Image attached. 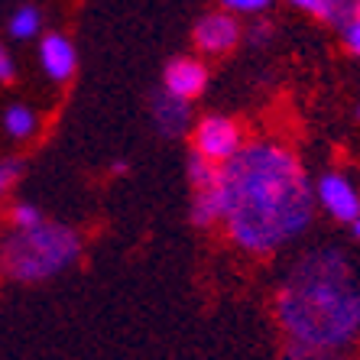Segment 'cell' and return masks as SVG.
Wrapping results in <instances>:
<instances>
[{
  "instance_id": "obj_1",
  "label": "cell",
  "mask_w": 360,
  "mask_h": 360,
  "mask_svg": "<svg viewBox=\"0 0 360 360\" xmlns=\"http://www.w3.org/2000/svg\"><path fill=\"white\" fill-rule=\"evenodd\" d=\"M221 221L237 247L266 253L299 237L311 221V182L276 143H253L218 169Z\"/></svg>"
},
{
  "instance_id": "obj_2",
  "label": "cell",
  "mask_w": 360,
  "mask_h": 360,
  "mask_svg": "<svg viewBox=\"0 0 360 360\" xmlns=\"http://www.w3.org/2000/svg\"><path fill=\"white\" fill-rule=\"evenodd\" d=\"M292 357L341 351L360 338V279L351 257L335 247L305 253L276 299Z\"/></svg>"
},
{
  "instance_id": "obj_3",
  "label": "cell",
  "mask_w": 360,
  "mask_h": 360,
  "mask_svg": "<svg viewBox=\"0 0 360 360\" xmlns=\"http://www.w3.org/2000/svg\"><path fill=\"white\" fill-rule=\"evenodd\" d=\"M82 257V234L68 224L36 221L0 240V273L17 283H42Z\"/></svg>"
},
{
  "instance_id": "obj_4",
  "label": "cell",
  "mask_w": 360,
  "mask_h": 360,
  "mask_svg": "<svg viewBox=\"0 0 360 360\" xmlns=\"http://www.w3.org/2000/svg\"><path fill=\"white\" fill-rule=\"evenodd\" d=\"M195 150L211 162H224L240 150V127L231 117H205L195 127Z\"/></svg>"
},
{
  "instance_id": "obj_5",
  "label": "cell",
  "mask_w": 360,
  "mask_h": 360,
  "mask_svg": "<svg viewBox=\"0 0 360 360\" xmlns=\"http://www.w3.org/2000/svg\"><path fill=\"white\" fill-rule=\"evenodd\" d=\"M195 46H198L205 56H221V52L234 49L237 39H240V26L231 13H208L195 23L192 33Z\"/></svg>"
},
{
  "instance_id": "obj_6",
  "label": "cell",
  "mask_w": 360,
  "mask_h": 360,
  "mask_svg": "<svg viewBox=\"0 0 360 360\" xmlns=\"http://www.w3.org/2000/svg\"><path fill=\"white\" fill-rule=\"evenodd\" d=\"M319 201L331 211V218H338V221H354L360 214L357 188L344 176H335V172L319 179Z\"/></svg>"
},
{
  "instance_id": "obj_7",
  "label": "cell",
  "mask_w": 360,
  "mask_h": 360,
  "mask_svg": "<svg viewBox=\"0 0 360 360\" xmlns=\"http://www.w3.org/2000/svg\"><path fill=\"white\" fill-rule=\"evenodd\" d=\"M205 84H208V68L195 59H172L162 72V88L185 101L198 98L205 91Z\"/></svg>"
},
{
  "instance_id": "obj_8",
  "label": "cell",
  "mask_w": 360,
  "mask_h": 360,
  "mask_svg": "<svg viewBox=\"0 0 360 360\" xmlns=\"http://www.w3.org/2000/svg\"><path fill=\"white\" fill-rule=\"evenodd\" d=\"M153 117L166 136H182L188 130V120H192V110H188V101L179 98V94L166 91L162 88L156 98H153Z\"/></svg>"
},
{
  "instance_id": "obj_9",
  "label": "cell",
  "mask_w": 360,
  "mask_h": 360,
  "mask_svg": "<svg viewBox=\"0 0 360 360\" xmlns=\"http://www.w3.org/2000/svg\"><path fill=\"white\" fill-rule=\"evenodd\" d=\"M39 59L52 82H68L75 72V46L62 33H49L39 46Z\"/></svg>"
},
{
  "instance_id": "obj_10",
  "label": "cell",
  "mask_w": 360,
  "mask_h": 360,
  "mask_svg": "<svg viewBox=\"0 0 360 360\" xmlns=\"http://www.w3.org/2000/svg\"><path fill=\"white\" fill-rule=\"evenodd\" d=\"M192 221L195 224H211L221 221V198H218V182L211 188H195V201H192Z\"/></svg>"
},
{
  "instance_id": "obj_11",
  "label": "cell",
  "mask_w": 360,
  "mask_h": 360,
  "mask_svg": "<svg viewBox=\"0 0 360 360\" xmlns=\"http://www.w3.org/2000/svg\"><path fill=\"white\" fill-rule=\"evenodd\" d=\"M188 182H192L195 188H211V185L218 182V166L211 160H205L198 150L188 156Z\"/></svg>"
},
{
  "instance_id": "obj_12",
  "label": "cell",
  "mask_w": 360,
  "mask_h": 360,
  "mask_svg": "<svg viewBox=\"0 0 360 360\" xmlns=\"http://www.w3.org/2000/svg\"><path fill=\"white\" fill-rule=\"evenodd\" d=\"M4 127H7L10 136H30L36 130V117L30 108H20V104H13V108L4 114Z\"/></svg>"
},
{
  "instance_id": "obj_13",
  "label": "cell",
  "mask_w": 360,
  "mask_h": 360,
  "mask_svg": "<svg viewBox=\"0 0 360 360\" xmlns=\"http://www.w3.org/2000/svg\"><path fill=\"white\" fill-rule=\"evenodd\" d=\"M10 33L17 39H30V36L39 33V10L36 7H20L10 20Z\"/></svg>"
},
{
  "instance_id": "obj_14",
  "label": "cell",
  "mask_w": 360,
  "mask_h": 360,
  "mask_svg": "<svg viewBox=\"0 0 360 360\" xmlns=\"http://www.w3.org/2000/svg\"><path fill=\"white\" fill-rule=\"evenodd\" d=\"M36 221H42L39 208H33V205H17V208H13V224L17 227H30V224H36Z\"/></svg>"
},
{
  "instance_id": "obj_15",
  "label": "cell",
  "mask_w": 360,
  "mask_h": 360,
  "mask_svg": "<svg viewBox=\"0 0 360 360\" xmlns=\"http://www.w3.org/2000/svg\"><path fill=\"white\" fill-rule=\"evenodd\" d=\"M341 33H344V46H347L354 56H360V13H357V17H354L347 26H344Z\"/></svg>"
},
{
  "instance_id": "obj_16",
  "label": "cell",
  "mask_w": 360,
  "mask_h": 360,
  "mask_svg": "<svg viewBox=\"0 0 360 360\" xmlns=\"http://www.w3.org/2000/svg\"><path fill=\"white\" fill-rule=\"evenodd\" d=\"M20 172H23V162H20V160L0 162V192H4V188H7L13 179H20Z\"/></svg>"
},
{
  "instance_id": "obj_17",
  "label": "cell",
  "mask_w": 360,
  "mask_h": 360,
  "mask_svg": "<svg viewBox=\"0 0 360 360\" xmlns=\"http://www.w3.org/2000/svg\"><path fill=\"white\" fill-rule=\"evenodd\" d=\"M224 7L240 10V13H253V10L269 7V0H224Z\"/></svg>"
},
{
  "instance_id": "obj_18",
  "label": "cell",
  "mask_w": 360,
  "mask_h": 360,
  "mask_svg": "<svg viewBox=\"0 0 360 360\" xmlns=\"http://www.w3.org/2000/svg\"><path fill=\"white\" fill-rule=\"evenodd\" d=\"M0 82H13V62H10L4 46H0Z\"/></svg>"
},
{
  "instance_id": "obj_19",
  "label": "cell",
  "mask_w": 360,
  "mask_h": 360,
  "mask_svg": "<svg viewBox=\"0 0 360 360\" xmlns=\"http://www.w3.org/2000/svg\"><path fill=\"white\" fill-rule=\"evenodd\" d=\"M266 33H269V26H253V42H263V39H266Z\"/></svg>"
},
{
  "instance_id": "obj_20",
  "label": "cell",
  "mask_w": 360,
  "mask_h": 360,
  "mask_svg": "<svg viewBox=\"0 0 360 360\" xmlns=\"http://www.w3.org/2000/svg\"><path fill=\"white\" fill-rule=\"evenodd\" d=\"M351 224H354V234H357V240H360V214H357V218L351 221Z\"/></svg>"
}]
</instances>
